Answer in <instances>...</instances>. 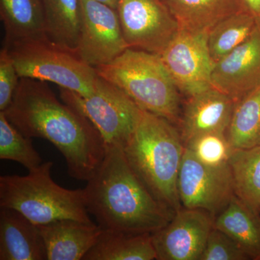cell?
I'll return each mask as SVG.
<instances>
[{
	"instance_id": "cell-1",
	"label": "cell",
	"mask_w": 260,
	"mask_h": 260,
	"mask_svg": "<svg viewBox=\"0 0 260 260\" xmlns=\"http://www.w3.org/2000/svg\"><path fill=\"white\" fill-rule=\"evenodd\" d=\"M7 119L28 138H43L64 156L68 174L88 181L102 165L107 145L88 119L61 103L47 82L20 78Z\"/></svg>"
},
{
	"instance_id": "cell-2",
	"label": "cell",
	"mask_w": 260,
	"mask_h": 260,
	"mask_svg": "<svg viewBox=\"0 0 260 260\" xmlns=\"http://www.w3.org/2000/svg\"><path fill=\"white\" fill-rule=\"evenodd\" d=\"M87 182V210L103 230L153 234L174 217L137 177L119 145L107 147L102 165Z\"/></svg>"
},
{
	"instance_id": "cell-3",
	"label": "cell",
	"mask_w": 260,
	"mask_h": 260,
	"mask_svg": "<svg viewBox=\"0 0 260 260\" xmlns=\"http://www.w3.org/2000/svg\"><path fill=\"white\" fill-rule=\"evenodd\" d=\"M184 149L181 133L172 122L145 111L122 147L137 177L173 215L182 208L177 184Z\"/></svg>"
},
{
	"instance_id": "cell-4",
	"label": "cell",
	"mask_w": 260,
	"mask_h": 260,
	"mask_svg": "<svg viewBox=\"0 0 260 260\" xmlns=\"http://www.w3.org/2000/svg\"><path fill=\"white\" fill-rule=\"evenodd\" d=\"M99 76L124 92L145 112L177 121L180 95L158 54L129 49L111 62L95 68Z\"/></svg>"
},
{
	"instance_id": "cell-5",
	"label": "cell",
	"mask_w": 260,
	"mask_h": 260,
	"mask_svg": "<svg viewBox=\"0 0 260 260\" xmlns=\"http://www.w3.org/2000/svg\"><path fill=\"white\" fill-rule=\"evenodd\" d=\"M53 162H43L27 176L0 177V207L18 210L32 223L44 225L62 219L93 223L83 189H68L51 178Z\"/></svg>"
},
{
	"instance_id": "cell-6",
	"label": "cell",
	"mask_w": 260,
	"mask_h": 260,
	"mask_svg": "<svg viewBox=\"0 0 260 260\" xmlns=\"http://www.w3.org/2000/svg\"><path fill=\"white\" fill-rule=\"evenodd\" d=\"M19 78L50 82L83 96L95 90V68L82 60L75 51L59 47L47 37L27 39L6 46Z\"/></svg>"
},
{
	"instance_id": "cell-7",
	"label": "cell",
	"mask_w": 260,
	"mask_h": 260,
	"mask_svg": "<svg viewBox=\"0 0 260 260\" xmlns=\"http://www.w3.org/2000/svg\"><path fill=\"white\" fill-rule=\"evenodd\" d=\"M60 97L63 102L91 122L107 147L124 146L143 112L123 90L99 75L95 90L90 96L60 88Z\"/></svg>"
},
{
	"instance_id": "cell-8",
	"label": "cell",
	"mask_w": 260,
	"mask_h": 260,
	"mask_svg": "<svg viewBox=\"0 0 260 260\" xmlns=\"http://www.w3.org/2000/svg\"><path fill=\"white\" fill-rule=\"evenodd\" d=\"M177 186L183 208L204 210L213 218L236 195L229 162L220 167H209L198 160L186 147Z\"/></svg>"
},
{
	"instance_id": "cell-9",
	"label": "cell",
	"mask_w": 260,
	"mask_h": 260,
	"mask_svg": "<svg viewBox=\"0 0 260 260\" xmlns=\"http://www.w3.org/2000/svg\"><path fill=\"white\" fill-rule=\"evenodd\" d=\"M159 56L181 93L190 97L212 87L208 31L179 27Z\"/></svg>"
},
{
	"instance_id": "cell-10",
	"label": "cell",
	"mask_w": 260,
	"mask_h": 260,
	"mask_svg": "<svg viewBox=\"0 0 260 260\" xmlns=\"http://www.w3.org/2000/svg\"><path fill=\"white\" fill-rule=\"evenodd\" d=\"M80 31L75 53L95 68L129 49L117 10L95 0H80Z\"/></svg>"
},
{
	"instance_id": "cell-11",
	"label": "cell",
	"mask_w": 260,
	"mask_h": 260,
	"mask_svg": "<svg viewBox=\"0 0 260 260\" xmlns=\"http://www.w3.org/2000/svg\"><path fill=\"white\" fill-rule=\"evenodd\" d=\"M116 10L132 49L160 54L179 29L162 0H119Z\"/></svg>"
},
{
	"instance_id": "cell-12",
	"label": "cell",
	"mask_w": 260,
	"mask_h": 260,
	"mask_svg": "<svg viewBox=\"0 0 260 260\" xmlns=\"http://www.w3.org/2000/svg\"><path fill=\"white\" fill-rule=\"evenodd\" d=\"M204 210L182 208L166 226L152 234L158 260H200L213 229Z\"/></svg>"
},
{
	"instance_id": "cell-13",
	"label": "cell",
	"mask_w": 260,
	"mask_h": 260,
	"mask_svg": "<svg viewBox=\"0 0 260 260\" xmlns=\"http://www.w3.org/2000/svg\"><path fill=\"white\" fill-rule=\"evenodd\" d=\"M260 85V25L250 37L214 64L211 85L237 102Z\"/></svg>"
},
{
	"instance_id": "cell-14",
	"label": "cell",
	"mask_w": 260,
	"mask_h": 260,
	"mask_svg": "<svg viewBox=\"0 0 260 260\" xmlns=\"http://www.w3.org/2000/svg\"><path fill=\"white\" fill-rule=\"evenodd\" d=\"M235 103L213 86L188 97L181 123L184 146L203 135L226 133Z\"/></svg>"
},
{
	"instance_id": "cell-15",
	"label": "cell",
	"mask_w": 260,
	"mask_h": 260,
	"mask_svg": "<svg viewBox=\"0 0 260 260\" xmlns=\"http://www.w3.org/2000/svg\"><path fill=\"white\" fill-rule=\"evenodd\" d=\"M38 226L45 243L47 260H83L103 232L98 224L73 219Z\"/></svg>"
},
{
	"instance_id": "cell-16",
	"label": "cell",
	"mask_w": 260,
	"mask_h": 260,
	"mask_svg": "<svg viewBox=\"0 0 260 260\" xmlns=\"http://www.w3.org/2000/svg\"><path fill=\"white\" fill-rule=\"evenodd\" d=\"M0 260H47L38 225L12 208L0 210Z\"/></svg>"
},
{
	"instance_id": "cell-17",
	"label": "cell",
	"mask_w": 260,
	"mask_h": 260,
	"mask_svg": "<svg viewBox=\"0 0 260 260\" xmlns=\"http://www.w3.org/2000/svg\"><path fill=\"white\" fill-rule=\"evenodd\" d=\"M213 227L232 238L250 259L260 260V214L237 195L214 218Z\"/></svg>"
},
{
	"instance_id": "cell-18",
	"label": "cell",
	"mask_w": 260,
	"mask_h": 260,
	"mask_svg": "<svg viewBox=\"0 0 260 260\" xmlns=\"http://www.w3.org/2000/svg\"><path fill=\"white\" fill-rule=\"evenodd\" d=\"M4 47L12 43L47 37L42 0H0Z\"/></svg>"
},
{
	"instance_id": "cell-19",
	"label": "cell",
	"mask_w": 260,
	"mask_h": 260,
	"mask_svg": "<svg viewBox=\"0 0 260 260\" xmlns=\"http://www.w3.org/2000/svg\"><path fill=\"white\" fill-rule=\"evenodd\" d=\"M156 252L152 234L103 230L83 260H153Z\"/></svg>"
},
{
	"instance_id": "cell-20",
	"label": "cell",
	"mask_w": 260,
	"mask_h": 260,
	"mask_svg": "<svg viewBox=\"0 0 260 260\" xmlns=\"http://www.w3.org/2000/svg\"><path fill=\"white\" fill-rule=\"evenodd\" d=\"M180 28L208 31L229 15L243 10L240 0H162Z\"/></svg>"
},
{
	"instance_id": "cell-21",
	"label": "cell",
	"mask_w": 260,
	"mask_h": 260,
	"mask_svg": "<svg viewBox=\"0 0 260 260\" xmlns=\"http://www.w3.org/2000/svg\"><path fill=\"white\" fill-rule=\"evenodd\" d=\"M46 34L51 42L75 51L80 31V0H42Z\"/></svg>"
},
{
	"instance_id": "cell-22",
	"label": "cell",
	"mask_w": 260,
	"mask_h": 260,
	"mask_svg": "<svg viewBox=\"0 0 260 260\" xmlns=\"http://www.w3.org/2000/svg\"><path fill=\"white\" fill-rule=\"evenodd\" d=\"M235 194L260 214V145L233 149L229 160Z\"/></svg>"
},
{
	"instance_id": "cell-23",
	"label": "cell",
	"mask_w": 260,
	"mask_h": 260,
	"mask_svg": "<svg viewBox=\"0 0 260 260\" xmlns=\"http://www.w3.org/2000/svg\"><path fill=\"white\" fill-rule=\"evenodd\" d=\"M225 135L233 149L260 145V85L235 103Z\"/></svg>"
},
{
	"instance_id": "cell-24",
	"label": "cell",
	"mask_w": 260,
	"mask_h": 260,
	"mask_svg": "<svg viewBox=\"0 0 260 260\" xmlns=\"http://www.w3.org/2000/svg\"><path fill=\"white\" fill-rule=\"evenodd\" d=\"M257 25L255 18L244 10L214 25L208 30V47L214 64L247 40Z\"/></svg>"
},
{
	"instance_id": "cell-25",
	"label": "cell",
	"mask_w": 260,
	"mask_h": 260,
	"mask_svg": "<svg viewBox=\"0 0 260 260\" xmlns=\"http://www.w3.org/2000/svg\"><path fill=\"white\" fill-rule=\"evenodd\" d=\"M0 158L13 160L28 172L43 164L42 157L32 145L31 138L20 133L0 111Z\"/></svg>"
},
{
	"instance_id": "cell-26",
	"label": "cell",
	"mask_w": 260,
	"mask_h": 260,
	"mask_svg": "<svg viewBox=\"0 0 260 260\" xmlns=\"http://www.w3.org/2000/svg\"><path fill=\"white\" fill-rule=\"evenodd\" d=\"M200 162L209 167H220L229 162L233 150L225 133H208L185 145Z\"/></svg>"
},
{
	"instance_id": "cell-27",
	"label": "cell",
	"mask_w": 260,
	"mask_h": 260,
	"mask_svg": "<svg viewBox=\"0 0 260 260\" xmlns=\"http://www.w3.org/2000/svg\"><path fill=\"white\" fill-rule=\"evenodd\" d=\"M250 259L240 246L226 234L213 227L200 260Z\"/></svg>"
},
{
	"instance_id": "cell-28",
	"label": "cell",
	"mask_w": 260,
	"mask_h": 260,
	"mask_svg": "<svg viewBox=\"0 0 260 260\" xmlns=\"http://www.w3.org/2000/svg\"><path fill=\"white\" fill-rule=\"evenodd\" d=\"M16 68L6 48L0 51V111L9 107L19 83Z\"/></svg>"
},
{
	"instance_id": "cell-29",
	"label": "cell",
	"mask_w": 260,
	"mask_h": 260,
	"mask_svg": "<svg viewBox=\"0 0 260 260\" xmlns=\"http://www.w3.org/2000/svg\"><path fill=\"white\" fill-rule=\"evenodd\" d=\"M243 10L250 13L260 25V0H240Z\"/></svg>"
},
{
	"instance_id": "cell-30",
	"label": "cell",
	"mask_w": 260,
	"mask_h": 260,
	"mask_svg": "<svg viewBox=\"0 0 260 260\" xmlns=\"http://www.w3.org/2000/svg\"><path fill=\"white\" fill-rule=\"evenodd\" d=\"M95 1L107 5L115 10L117 9L118 3H119V0H95Z\"/></svg>"
},
{
	"instance_id": "cell-31",
	"label": "cell",
	"mask_w": 260,
	"mask_h": 260,
	"mask_svg": "<svg viewBox=\"0 0 260 260\" xmlns=\"http://www.w3.org/2000/svg\"><path fill=\"white\" fill-rule=\"evenodd\" d=\"M259 212H260V210H259Z\"/></svg>"
}]
</instances>
